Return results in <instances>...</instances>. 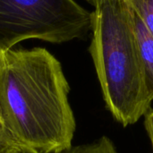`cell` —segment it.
<instances>
[{"mask_svg": "<svg viewBox=\"0 0 153 153\" xmlns=\"http://www.w3.org/2000/svg\"><path fill=\"white\" fill-rule=\"evenodd\" d=\"M70 86L46 48L0 52V116L23 153L71 148L76 129Z\"/></svg>", "mask_w": 153, "mask_h": 153, "instance_id": "obj_1", "label": "cell"}, {"mask_svg": "<svg viewBox=\"0 0 153 153\" xmlns=\"http://www.w3.org/2000/svg\"><path fill=\"white\" fill-rule=\"evenodd\" d=\"M91 13L90 53L106 108L124 127L151 109L140 63L134 13L126 0H100Z\"/></svg>", "mask_w": 153, "mask_h": 153, "instance_id": "obj_2", "label": "cell"}, {"mask_svg": "<svg viewBox=\"0 0 153 153\" xmlns=\"http://www.w3.org/2000/svg\"><path fill=\"white\" fill-rule=\"evenodd\" d=\"M91 27V13L74 0H0V52L29 39L67 42Z\"/></svg>", "mask_w": 153, "mask_h": 153, "instance_id": "obj_3", "label": "cell"}, {"mask_svg": "<svg viewBox=\"0 0 153 153\" xmlns=\"http://www.w3.org/2000/svg\"><path fill=\"white\" fill-rule=\"evenodd\" d=\"M134 30L146 90L151 100L153 101V37L135 14Z\"/></svg>", "mask_w": 153, "mask_h": 153, "instance_id": "obj_4", "label": "cell"}, {"mask_svg": "<svg viewBox=\"0 0 153 153\" xmlns=\"http://www.w3.org/2000/svg\"><path fill=\"white\" fill-rule=\"evenodd\" d=\"M58 153H118L113 141L106 135L91 143L72 146L71 148Z\"/></svg>", "mask_w": 153, "mask_h": 153, "instance_id": "obj_5", "label": "cell"}, {"mask_svg": "<svg viewBox=\"0 0 153 153\" xmlns=\"http://www.w3.org/2000/svg\"><path fill=\"white\" fill-rule=\"evenodd\" d=\"M153 37V0H126Z\"/></svg>", "mask_w": 153, "mask_h": 153, "instance_id": "obj_6", "label": "cell"}, {"mask_svg": "<svg viewBox=\"0 0 153 153\" xmlns=\"http://www.w3.org/2000/svg\"><path fill=\"white\" fill-rule=\"evenodd\" d=\"M0 153H23L7 131L0 116Z\"/></svg>", "mask_w": 153, "mask_h": 153, "instance_id": "obj_7", "label": "cell"}, {"mask_svg": "<svg viewBox=\"0 0 153 153\" xmlns=\"http://www.w3.org/2000/svg\"><path fill=\"white\" fill-rule=\"evenodd\" d=\"M144 127L153 150V109L152 108L144 115Z\"/></svg>", "mask_w": 153, "mask_h": 153, "instance_id": "obj_8", "label": "cell"}, {"mask_svg": "<svg viewBox=\"0 0 153 153\" xmlns=\"http://www.w3.org/2000/svg\"><path fill=\"white\" fill-rule=\"evenodd\" d=\"M88 1H90V2H91L92 4H93V5H95V4H97V3H98L100 0H88Z\"/></svg>", "mask_w": 153, "mask_h": 153, "instance_id": "obj_9", "label": "cell"}]
</instances>
